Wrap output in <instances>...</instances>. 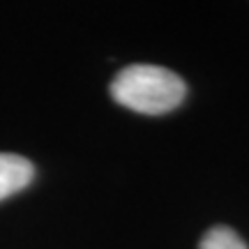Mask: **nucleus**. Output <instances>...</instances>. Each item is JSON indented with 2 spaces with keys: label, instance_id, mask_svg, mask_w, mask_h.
<instances>
[{
  "label": "nucleus",
  "instance_id": "nucleus-1",
  "mask_svg": "<svg viewBox=\"0 0 249 249\" xmlns=\"http://www.w3.org/2000/svg\"><path fill=\"white\" fill-rule=\"evenodd\" d=\"M187 95L185 81L176 71L157 65H129L111 81V97L120 107L143 116L169 113Z\"/></svg>",
  "mask_w": 249,
  "mask_h": 249
},
{
  "label": "nucleus",
  "instance_id": "nucleus-3",
  "mask_svg": "<svg viewBox=\"0 0 249 249\" xmlns=\"http://www.w3.org/2000/svg\"><path fill=\"white\" fill-rule=\"evenodd\" d=\"M198 249H247L238 233L229 226H214L203 235Z\"/></svg>",
  "mask_w": 249,
  "mask_h": 249
},
{
  "label": "nucleus",
  "instance_id": "nucleus-2",
  "mask_svg": "<svg viewBox=\"0 0 249 249\" xmlns=\"http://www.w3.org/2000/svg\"><path fill=\"white\" fill-rule=\"evenodd\" d=\"M33 178H35V166L26 157L0 152V201L21 192L23 187L30 185Z\"/></svg>",
  "mask_w": 249,
  "mask_h": 249
}]
</instances>
